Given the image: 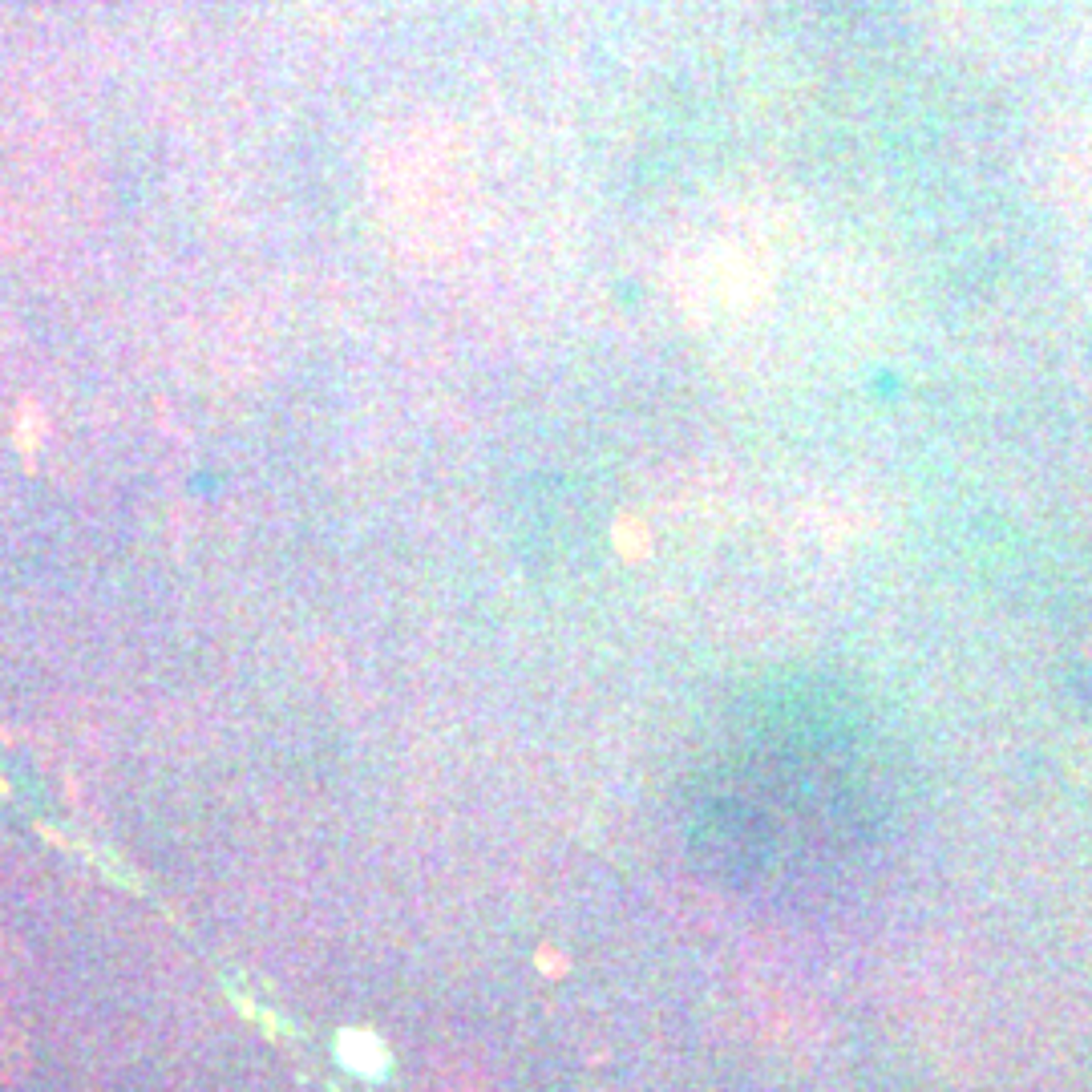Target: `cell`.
I'll list each match as a JSON object with an SVG mask.
<instances>
[{
	"label": "cell",
	"instance_id": "6da1fadb",
	"mask_svg": "<svg viewBox=\"0 0 1092 1092\" xmlns=\"http://www.w3.org/2000/svg\"><path fill=\"white\" fill-rule=\"evenodd\" d=\"M16 446H21V453L32 462V453L41 450V441H45V413H41V405L37 401H21V409H16Z\"/></svg>",
	"mask_w": 1092,
	"mask_h": 1092
}]
</instances>
